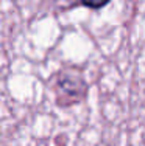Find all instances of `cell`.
Segmentation results:
<instances>
[{
    "instance_id": "obj_1",
    "label": "cell",
    "mask_w": 145,
    "mask_h": 146,
    "mask_svg": "<svg viewBox=\"0 0 145 146\" xmlns=\"http://www.w3.org/2000/svg\"><path fill=\"white\" fill-rule=\"evenodd\" d=\"M109 0H81V3L88 8H92V9H98V8H103V6L108 3Z\"/></svg>"
}]
</instances>
